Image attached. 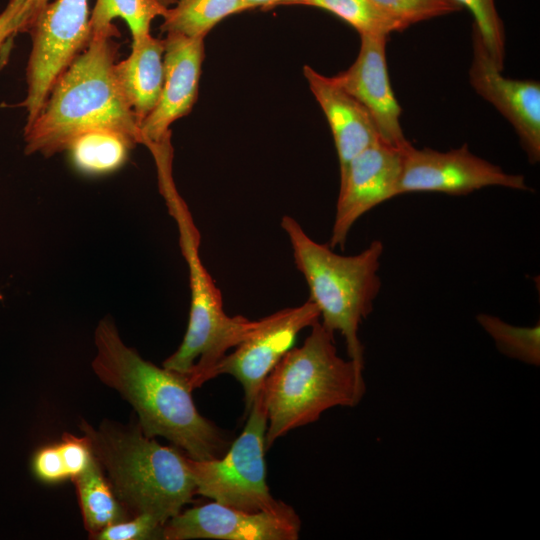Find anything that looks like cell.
I'll return each mask as SVG.
<instances>
[{
  "instance_id": "1",
  "label": "cell",
  "mask_w": 540,
  "mask_h": 540,
  "mask_svg": "<svg viewBox=\"0 0 540 540\" xmlns=\"http://www.w3.org/2000/svg\"><path fill=\"white\" fill-rule=\"evenodd\" d=\"M94 343V373L132 405L147 437H164L195 460L224 455L231 441L198 412L184 374L142 358L122 341L110 318L99 321Z\"/></svg>"
},
{
  "instance_id": "2",
  "label": "cell",
  "mask_w": 540,
  "mask_h": 540,
  "mask_svg": "<svg viewBox=\"0 0 540 540\" xmlns=\"http://www.w3.org/2000/svg\"><path fill=\"white\" fill-rule=\"evenodd\" d=\"M113 37H90L58 78L38 116L24 127L26 154L53 156L95 129L112 130L142 144L135 115L115 77L119 46Z\"/></svg>"
},
{
  "instance_id": "3",
  "label": "cell",
  "mask_w": 540,
  "mask_h": 540,
  "mask_svg": "<svg viewBox=\"0 0 540 540\" xmlns=\"http://www.w3.org/2000/svg\"><path fill=\"white\" fill-rule=\"evenodd\" d=\"M154 158L159 191L175 220L179 245L189 272L190 312L187 330L178 349L163 367L185 374L192 389L211 379V372L227 352L246 340L260 325L259 320L229 316L222 294L200 256L201 236L191 212L179 194L172 170L171 139L148 148Z\"/></svg>"
},
{
  "instance_id": "4",
  "label": "cell",
  "mask_w": 540,
  "mask_h": 540,
  "mask_svg": "<svg viewBox=\"0 0 540 540\" xmlns=\"http://www.w3.org/2000/svg\"><path fill=\"white\" fill-rule=\"evenodd\" d=\"M300 347H292L261 388L267 411L265 447L291 430L317 421L334 407H355L366 385L363 369L338 355L334 333L319 321Z\"/></svg>"
},
{
  "instance_id": "5",
  "label": "cell",
  "mask_w": 540,
  "mask_h": 540,
  "mask_svg": "<svg viewBox=\"0 0 540 540\" xmlns=\"http://www.w3.org/2000/svg\"><path fill=\"white\" fill-rule=\"evenodd\" d=\"M79 426L132 516L148 514L165 525L196 494L188 456L147 437L138 425L105 421L95 428L82 420Z\"/></svg>"
},
{
  "instance_id": "6",
  "label": "cell",
  "mask_w": 540,
  "mask_h": 540,
  "mask_svg": "<svg viewBox=\"0 0 540 540\" xmlns=\"http://www.w3.org/2000/svg\"><path fill=\"white\" fill-rule=\"evenodd\" d=\"M280 225L290 242L296 268L308 285L309 300L320 311L321 324L343 336L349 359L364 368L359 328L373 311L381 289L383 243L373 240L355 255H341L328 244L313 240L289 215L282 217Z\"/></svg>"
},
{
  "instance_id": "7",
  "label": "cell",
  "mask_w": 540,
  "mask_h": 540,
  "mask_svg": "<svg viewBox=\"0 0 540 540\" xmlns=\"http://www.w3.org/2000/svg\"><path fill=\"white\" fill-rule=\"evenodd\" d=\"M243 431L219 458H187L196 494L248 512L274 510L284 502L272 497L266 483L265 435L267 411L256 397Z\"/></svg>"
},
{
  "instance_id": "8",
  "label": "cell",
  "mask_w": 540,
  "mask_h": 540,
  "mask_svg": "<svg viewBox=\"0 0 540 540\" xmlns=\"http://www.w3.org/2000/svg\"><path fill=\"white\" fill-rule=\"evenodd\" d=\"M28 33L32 48L26 68L25 108L29 126L58 78L90 41L88 0H55L38 14Z\"/></svg>"
},
{
  "instance_id": "9",
  "label": "cell",
  "mask_w": 540,
  "mask_h": 540,
  "mask_svg": "<svg viewBox=\"0 0 540 540\" xmlns=\"http://www.w3.org/2000/svg\"><path fill=\"white\" fill-rule=\"evenodd\" d=\"M402 172L398 193L435 192L466 195L490 186L531 191L525 177L473 154L467 144L446 152L415 148L402 150Z\"/></svg>"
},
{
  "instance_id": "10",
  "label": "cell",
  "mask_w": 540,
  "mask_h": 540,
  "mask_svg": "<svg viewBox=\"0 0 540 540\" xmlns=\"http://www.w3.org/2000/svg\"><path fill=\"white\" fill-rule=\"evenodd\" d=\"M319 320L320 311L309 299L299 306L285 308L261 318L259 327L213 368L211 379L229 374L239 381L244 390L247 415L264 380L293 347L298 334Z\"/></svg>"
},
{
  "instance_id": "11",
  "label": "cell",
  "mask_w": 540,
  "mask_h": 540,
  "mask_svg": "<svg viewBox=\"0 0 540 540\" xmlns=\"http://www.w3.org/2000/svg\"><path fill=\"white\" fill-rule=\"evenodd\" d=\"M403 149L378 141L356 155L340 173L329 246L344 249L353 225L376 206L399 196Z\"/></svg>"
},
{
  "instance_id": "12",
  "label": "cell",
  "mask_w": 540,
  "mask_h": 540,
  "mask_svg": "<svg viewBox=\"0 0 540 540\" xmlns=\"http://www.w3.org/2000/svg\"><path fill=\"white\" fill-rule=\"evenodd\" d=\"M301 520L286 503L248 512L213 501L180 512L163 527V539L296 540Z\"/></svg>"
},
{
  "instance_id": "13",
  "label": "cell",
  "mask_w": 540,
  "mask_h": 540,
  "mask_svg": "<svg viewBox=\"0 0 540 540\" xmlns=\"http://www.w3.org/2000/svg\"><path fill=\"white\" fill-rule=\"evenodd\" d=\"M472 41L473 58L469 70L472 88L510 122L528 160L532 164L538 163L540 160L539 82L503 76L474 28Z\"/></svg>"
},
{
  "instance_id": "14",
  "label": "cell",
  "mask_w": 540,
  "mask_h": 540,
  "mask_svg": "<svg viewBox=\"0 0 540 540\" xmlns=\"http://www.w3.org/2000/svg\"><path fill=\"white\" fill-rule=\"evenodd\" d=\"M354 63L333 79L371 116L382 142L404 149L410 142L401 124V107L392 90L386 61V37L360 36Z\"/></svg>"
},
{
  "instance_id": "15",
  "label": "cell",
  "mask_w": 540,
  "mask_h": 540,
  "mask_svg": "<svg viewBox=\"0 0 540 540\" xmlns=\"http://www.w3.org/2000/svg\"><path fill=\"white\" fill-rule=\"evenodd\" d=\"M204 39L166 34L164 41V82L154 110L140 125L142 144L161 140L170 125L189 114L197 100Z\"/></svg>"
},
{
  "instance_id": "16",
  "label": "cell",
  "mask_w": 540,
  "mask_h": 540,
  "mask_svg": "<svg viewBox=\"0 0 540 540\" xmlns=\"http://www.w3.org/2000/svg\"><path fill=\"white\" fill-rule=\"evenodd\" d=\"M303 74L330 126L339 159L340 173L370 145L381 141L367 110L333 77L305 65Z\"/></svg>"
},
{
  "instance_id": "17",
  "label": "cell",
  "mask_w": 540,
  "mask_h": 540,
  "mask_svg": "<svg viewBox=\"0 0 540 540\" xmlns=\"http://www.w3.org/2000/svg\"><path fill=\"white\" fill-rule=\"evenodd\" d=\"M163 55L164 41L149 34L132 41L130 55L114 67L118 85L139 128L161 96L164 82Z\"/></svg>"
},
{
  "instance_id": "18",
  "label": "cell",
  "mask_w": 540,
  "mask_h": 540,
  "mask_svg": "<svg viewBox=\"0 0 540 540\" xmlns=\"http://www.w3.org/2000/svg\"><path fill=\"white\" fill-rule=\"evenodd\" d=\"M73 481L83 523L91 538L106 527L129 518L128 511L117 498L95 458Z\"/></svg>"
},
{
  "instance_id": "19",
  "label": "cell",
  "mask_w": 540,
  "mask_h": 540,
  "mask_svg": "<svg viewBox=\"0 0 540 540\" xmlns=\"http://www.w3.org/2000/svg\"><path fill=\"white\" fill-rule=\"evenodd\" d=\"M136 144L128 137L108 129L85 132L72 141L66 151L76 170L86 175H104L118 170Z\"/></svg>"
},
{
  "instance_id": "20",
  "label": "cell",
  "mask_w": 540,
  "mask_h": 540,
  "mask_svg": "<svg viewBox=\"0 0 540 540\" xmlns=\"http://www.w3.org/2000/svg\"><path fill=\"white\" fill-rule=\"evenodd\" d=\"M247 10L243 0H176L160 28L166 34L205 38L224 18Z\"/></svg>"
},
{
  "instance_id": "21",
  "label": "cell",
  "mask_w": 540,
  "mask_h": 540,
  "mask_svg": "<svg viewBox=\"0 0 540 540\" xmlns=\"http://www.w3.org/2000/svg\"><path fill=\"white\" fill-rule=\"evenodd\" d=\"M167 9L158 0H96L89 19L90 37L118 36L112 20L119 17L128 24L132 41L142 39L150 34L151 22L163 17Z\"/></svg>"
},
{
  "instance_id": "22",
  "label": "cell",
  "mask_w": 540,
  "mask_h": 540,
  "mask_svg": "<svg viewBox=\"0 0 540 540\" xmlns=\"http://www.w3.org/2000/svg\"><path fill=\"white\" fill-rule=\"evenodd\" d=\"M298 4L331 12L350 24L360 36L386 37L407 29L372 0H301Z\"/></svg>"
},
{
  "instance_id": "23",
  "label": "cell",
  "mask_w": 540,
  "mask_h": 540,
  "mask_svg": "<svg viewBox=\"0 0 540 540\" xmlns=\"http://www.w3.org/2000/svg\"><path fill=\"white\" fill-rule=\"evenodd\" d=\"M476 320L500 353L528 365H540L539 322L534 326H515L486 313L478 314Z\"/></svg>"
},
{
  "instance_id": "24",
  "label": "cell",
  "mask_w": 540,
  "mask_h": 540,
  "mask_svg": "<svg viewBox=\"0 0 540 540\" xmlns=\"http://www.w3.org/2000/svg\"><path fill=\"white\" fill-rule=\"evenodd\" d=\"M467 8L474 18L473 28L494 64L502 71L505 60V31L494 0H453Z\"/></svg>"
},
{
  "instance_id": "25",
  "label": "cell",
  "mask_w": 540,
  "mask_h": 540,
  "mask_svg": "<svg viewBox=\"0 0 540 540\" xmlns=\"http://www.w3.org/2000/svg\"><path fill=\"white\" fill-rule=\"evenodd\" d=\"M379 8L401 22L412 24L458 12L462 7L453 0H372Z\"/></svg>"
},
{
  "instance_id": "26",
  "label": "cell",
  "mask_w": 540,
  "mask_h": 540,
  "mask_svg": "<svg viewBox=\"0 0 540 540\" xmlns=\"http://www.w3.org/2000/svg\"><path fill=\"white\" fill-rule=\"evenodd\" d=\"M163 527L148 514L133 515L131 519L114 523L93 537L98 540H150L163 539Z\"/></svg>"
},
{
  "instance_id": "27",
  "label": "cell",
  "mask_w": 540,
  "mask_h": 540,
  "mask_svg": "<svg viewBox=\"0 0 540 540\" xmlns=\"http://www.w3.org/2000/svg\"><path fill=\"white\" fill-rule=\"evenodd\" d=\"M57 445L68 478L72 480L82 474L94 460L91 446L85 436L77 437L65 433Z\"/></svg>"
},
{
  "instance_id": "28",
  "label": "cell",
  "mask_w": 540,
  "mask_h": 540,
  "mask_svg": "<svg viewBox=\"0 0 540 540\" xmlns=\"http://www.w3.org/2000/svg\"><path fill=\"white\" fill-rule=\"evenodd\" d=\"M32 471L35 477L47 484L60 483L68 475L57 444L38 449L32 458Z\"/></svg>"
},
{
  "instance_id": "29",
  "label": "cell",
  "mask_w": 540,
  "mask_h": 540,
  "mask_svg": "<svg viewBox=\"0 0 540 540\" xmlns=\"http://www.w3.org/2000/svg\"><path fill=\"white\" fill-rule=\"evenodd\" d=\"M27 0H8L0 13V67L8 60L13 40L21 33Z\"/></svg>"
},
{
  "instance_id": "30",
  "label": "cell",
  "mask_w": 540,
  "mask_h": 540,
  "mask_svg": "<svg viewBox=\"0 0 540 540\" xmlns=\"http://www.w3.org/2000/svg\"><path fill=\"white\" fill-rule=\"evenodd\" d=\"M48 4V0H27L22 23L21 33L28 32L41 10Z\"/></svg>"
},
{
  "instance_id": "31",
  "label": "cell",
  "mask_w": 540,
  "mask_h": 540,
  "mask_svg": "<svg viewBox=\"0 0 540 540\" xmlns=\"http://www.w3.org/2000/svg\"><path fill=\"white\" fill-rule=\"evenodd\" d=\"M245 5L247 6L248 10L261 7L263 9H270L272 8L273 3L275 0H243Z\"/></svg>"
},
{
  "instance_id": "32",
  "label": "cell",
  "mask_w": 540,
  "mask_h": 540,
  "mask_svg": "<svg viewBox=\"0 0 540 540\" xmlns=\"http://www.w3.org/2000/svg\"><path fill=\"white\" fill-rule=\"evenodd\" d=\"M301 0H275L272 7L286 4H298Z\"/></svg>"
},
{
  "instance_id": "33",
  "label": "cell",
  "mask_w": 540,
  "mask_h": 540,
  "mask_svg": "<svg viewBox=\"0 0 540 540\" xmlns=\"http://www.w3.org/2000/svg\"><path fill=\"white\" fill-rule=\"evenodd\" d=\"M158 2L166 8H170L171 5H174L176 0H158Z\"/></svg>"
}]
</instances>
